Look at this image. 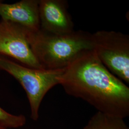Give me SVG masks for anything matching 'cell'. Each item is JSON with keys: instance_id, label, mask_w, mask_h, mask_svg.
Here are the masks:
<instances>
[{"instance_id": "9", "label": "cell", "mask_w": 129, "mask_h": 129, "mask_svg": "<svg viewBox=\"0 0 129 129\" xmlns=\"http://www.w3.org/2000/svg\"><path fill=\"white\" fill-rule=\"evenodd\" d=\"M26 119L23 115H14L0 107V126L7 128H18L25 124Z\"/></svg>"}, {"instance_id": "2", "label": "cell", "mask_w": 129, "mask_h": 129, "mask_svg": "<svg viewBox=\"0 0 129 129\" xmlns=\"http://www.w3.org/2000/svg\"><path fill=\"white\" fill-rule=\"evenodd\" d=\"M28 40L33 52L42 68L64 69L78 55L93 50L92 34L82 30L66 34L29 31Z\"/></svg>"}, {"instance_id": "5", "label": "cell", "mask_w": 129, "mask_h": 129, "mask_svg": "<svg viewBox=\"0 0 129 129\" xmlns=\"http://www.w3.org/2000/svg\"><path fill=\"white\" fill-rule=\"evenodd\" d=\"M29 32L17 24L4 20L0 22V55L13 58L29 68L43 69L30 46Z\"/></svg>"}, {"instance_id": "4", "label": "cell", "mask_w": 129, "mask_h": 129, "mask_svg": "<svg viewBox=\"0 0 129 129\" xmlns=\"http://www.w3.org/2000/svg\"><path fill=\"white\" fill-rule=\"evenodd\" d=\"M93 50L112 74L129 83V36L113 31L92 34Z\"/></svg>"}, {"instance_id": "1", "label": "cell", "mask_w": 129, "mask_h": 129, "mask_svg": "<svg viewBox=\"0 0 129 129\" xmlns=\"http://www.w3.org/2000/svg\"><path fill=\"white\" fill-rule=\"evenodd\" d=\"M69 95L87 102L109 115H129V88L112 74L93 50L85 51L64 69L59 80Z\"/></svg>"}, {"instance_id": "7", "label": "cell", "mask_w": 129, "mask_h": 129, "mask_svg": "<svg viewBox=\"0 0 129 129\" xmlns=\"http://www.w3.org/2000/svg\"><path fill=\"white\" fill-rule=\"evenodd\" d=\"M38 5V0H23L14 4L0 2V16L2 20L37 32L40 29Z\"/></svg>"}, {"instance_id": "10", "label": "cell", "mask_w": 129, "mask_h": 129, "mask_svg": "<svg viewBox=\"0 0 129 129\" xmlns=\"http://www.w3.org/2000/svg\"><path fill=\"white\" fill-rule=\"evenodd\" d=\"M0 129H7V128H4V127H2L0 126Z\"/></svg>"}, {"instance_id": "8", "label": "cell", "mask_w": 129, "mask_h": 129, "mask_svg": "<svg viewBox=\"0 0 129 129\" xmlns=\"http://www.w3.org/2000/svg\"><path fill=\"white\" fill-rule=\"evenodd\" d=\"M83 129H129L124 119L98 111Z\"/></svg>"}, {"instance_id": "6", "label": "cell", "mask_w": 129, "mask_h": 129, "mask_svg": "<svg viewBox=\"0 0 129 129\" xmlns=\"http://www.w3.org/2000/svg\"><path fill=\"white\" fill-rule=\"evenodd\" d=\"M66 0H39L38 9L40 30L62 35L74 31V23Z\"/></svg>"}, {"instance_id": "3", "label": "cell", "mask_w": 129, "mask_h": 129, "mask_svg": "<svg viewBox=\"0 0 129 129\" xmlns=\"http://www.w3.org/2000/svg\"><path fill=\"white\" fill-rule=\"evenodd\" d=\"M0 69L13 76L25 90L30 103L31 118L37 120L44 97L51 88L59 84L64 69L46 70L33 69L0 55Z\"/></svg>"}]
</instances>
